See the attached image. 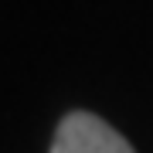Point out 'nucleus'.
<instances>
[{
    "label": "nucleus",
    "instance_id": "f257e3e1",
    "mask_svg": "<svg viewBox=\"0 0 153 153\" xmlns=\"http://www.w3.org/2000/svg\"><path fill=\"white\" fill-rule=\"evenodd\" d=\"M51 153H136L119 129H112L95 112L75 109L58 123Z\"/></svg>",
    "mask_w": 153,
    "mask_h": 153
}]
</instances>
